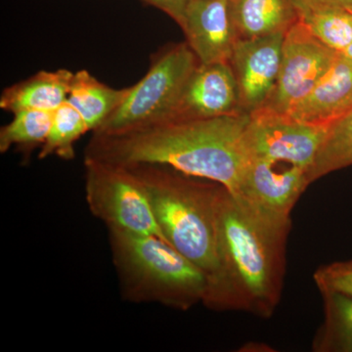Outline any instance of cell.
<instances>
[{"label": "cell", "mask_w": 352, "mask_h": 352, "mask_svg": "<svg viewBox=\"0 0 352 352\" xmlns=\"http://www.w3.org/2000/svg\"><path fill=\"white\" fill-rule=\"evenodd\" d=\"M74 74L69 69L38 72L6 88L0 97V108L12 113L22 110L54 112L68 101Z\"/></svg>", "instance_id": "cell-14"}, {"label": "cell", "mask_w": 352, "mask_h": 352, "mask_svg": "<svg viewBox=\"0 0 352 352\" xmlns=\"http://www.w3.org/2000/svg\"><path fill=\"white\" fill-rule=\"evenodd\" d=\"M324 320L312 344L316 352H352V296L321 293Z\"/></svg>", "instance_id": "cell-17"}, {"label": "cell", "mask_w": 352, "mask_h": 352, "mask_svg": "<svg viewBox=\"0 0 352 352\" xmlns=\"http://www.w3.org/2000/svg\"><path fill=\"white\" fill-rule=\"evenodd\" d=\"M126 166L144 184L164 241L198 266L208 280L217 268L215 204L221 185L164 164Z\"/></svg>", "instance_id": "cell-3"}, {"label": "cell", "mask_w": 352, "mask_h": 352, "mask_svg": "<svg viewBox=\"0 0 352 352\" xmlns=\"http://www.w3.org/2000/svg\"><path fill=\"white\" fill-rule=\"evenodd\" d=\"M131 87L113 88L99 82L89 72L74 74L68 102L85 120L88 131H96L120 107Z\"/></svg>", "instance_id": "cell-16"}, {"label": "cell", "mask_w": 352, "mask_h": 352, "mask_svg": "<svg viewBox=\"0 0 352 352\" xmlns=\"http://www.w3.org/2000/svg\"><path fill=\"white\" fill-rule=\"evenodd\" d=\"M241 113L245 112L241 108L238 83L230 63L199 64L170 117L164 122Z\"/></svg>", "instance_id": "cell-11"}, {"label": "cell", "mask_w": 352, "mask_h": 352, "mask_svg": "<svg viewBox=\"0 0 352 352\" xmlns=\"http://www.w3.org/2000/svg\"><path fill=\"white\" fill-rule=\"evenodd\" d=\"M296 6H344L352 7V0H294Z\"/></svg>", "instance_id": "cell-24"}, {"label": "cell", "mask_w": 352, "mask_h": 352, "mask_svg": "<svg viewBox=\"0 0 352 352\" xmlns=\"http://www.w3.org/2000/svg\"><path fill=\"white\" fill-rule=\"evenodd\" d=\"M142 1L168 14L180 25L190 0H142Z\"/></svg>", "instance_id": "cell-23"}, {"label": "cell", "mask_w": 352, "mask_h": 352, "mask_svg": "<svg viewBox=\"0 0 352 352\" xmlns=\"http://www.w3.org/2000/svg\"><path fill=\"white\" fill-rule=\"evenodd\" d=\"M352 166V110L328 127L308 175L311 184L322 176Z\"/></svg>", "instance_id": "cell-19"}, {"label": "cell", "mask_w": 352, "mask_h": 352, "mask_svg": "<svg viewBox=\"0 0 352 352\" xmlns=\"http://www.w3.org/2000/svg\"><path fill=\"white\" fill-rule=\"evenodd\" d=\"M344 56H346V58H349V59H351L352 61V41L351 43L349 44V47L346 48V50L344 51V53H342Z\"/></svg>", "instance_id": "cell-25"}, {"label": "cell", "mask_w": 352, "mask_h": 352, "mask_svg": "<svg viewBox=\"0 0 352 352\" xmlns=\"http://www.w3.org/2000/svg\"><path fill=\"white\" fill-rule=\"evenodd\" d=\"M199 64L187 43L160 51L144 78L131 87L120 107L92 133H120L164 122L170 117Z\"/></svg>", "instance_id": "cell-5"}, {"label": "cell", "mask_w": 352, "mask_h": 352, "mask_svg": "<svg viewBox=\"0 0 352 352\" xmlns=\"http://www.w3.org/2000/svg\"><path fill=\"white\" fill-rule=\"evenodd\" d=\"M88 132L80 113L68 101L53 112L52 124L45 142L41 147L38 159L57 156L66 161L76 157L75 145Z\"/></svg>", "instance_id": "cell-21"}, {"label": "cell", "mask_w": 352, "mask_h": 352, "mask_svg": "<svg viewBox=\"0 0 352 352\" xmlns=\"http://www.w3.org/2000/svg\"><path fill=\"white\" fill-rule=\"evenodd\" d=\"M296 8L298 20L315 38L337 52L346 50L352 41V7L296 6Z\"/></svg>", "instance_id": "cell-18"}, {"label": "cell", "mask_w": 352, "mask_h": 352, "mask_svg": "<svg viewBox=\"0 0 352 352\" xmlns=\"http://www.w3.org/2000/svg\"><path fill=\"white\" fill-rule=\"evenodd\" d=\"M339 54L315 38L298 19L285 34L276 85L261 109L288 115L327 73Z\"/></svg>", "instance_id": "cell-8"}, {"label": "cell", "mask_w": 352, "mask_h": 352, "mask_svg": "<svg viewBox=\"0 0 352 352\" xmlns=\"http://www.w3.org/2000/svg\"><path fill=\"white\" fill-rule=\"evenodd\" d=\"M180 27L200 64L230 63L238 39L230 0H190Z\"/></svg>", "instance_id": "cell-12"}, {"label": "cell", "mask_w": 352, "mask_h": 352, "mask_svg": "<svg viewBox=\"0 0 352 352\" xmlns=\"http://www.w3.org/2000/svg\"><path fill=\"white\" fill-rule=\"evenodd\" d=\"M230 12L238 39L286 32L298 19L294 0H230Z\"/></svg>", "instance_id": "cell-15"}, {"label": "cell", "mask_w": 352, "mask_h": 352, "mask_svg": "<svg viewBox=\"0 0 352 352\" xmlns=\"http://www.w3.org/2000/svg\"><path fill=\"white\" fill-rule=\"evenodd\" d=\"M314 279L320 293L338 292L352 296V259L321 266Z\"/></svg>", "instance_id": "cell-22"}, {"label": "cell", "mask_w": 352, "mask_h": 352, "mask_svg": "<svg viewBox=\"0 0 352 352\" xmlns=\"http://www.w3.org/2000/svg\"><path fill=\"white\" fill-rule=\"evenodd\" d=\"M327 129L259 109L250 113L245 127L243 138L245 157L293 164L305 168L309 175Z\"/></svg>", "instance_id": "cell-7"}, {"label": "cell", "mask_w": 352, "mask_h": 352, "mask_svg": "<svg viewBox=\"0 0 352 352\" xmlns=\"http://www.w3.org/2000/svg\"><path fill=\"white\" fill-rule=\"evenodd\" d=\"M53 112L22 110L13 113V120L0 129V152L3 154L15 146L31 152L43 146L50 134Z\"/></svg>", "instance_id": "cell-20"}, {"label": "cell", "mask_w": 352, "mask_h": 352, "mask_svg": "<svg viewBox=\"0 0 352 352\" xmlns=\"http://www.w3.org/2000/svg\"><path fill=\"white\" fill-rule=\"evenodd\" d=\"M85 201L107 229L157 236L163 234L144 184L126 166L85 159Z\"/></svg>", "instance_id": "cell-6"}, {"label": "cell", "mask_w": 352, "mask_h": 352, "mask_svg": "<svg viewBox=\"0 0 352 352\" xmlns=\"http://www.w3.org/2000/svg\"><path fill=\"white\" fill-rule=\"evenodd\" d=\"M250 113L157 122L115 134H95L85 159L132 166L156 164L240 192L245 157L243 138Z\"/></svg>", "instance_id": "cell-2"}, {"label": "cell", "mask_w": 352, "mask_h": 352, "mask_svg": "<svg viewBox=\"0 0 352 352\" xmlns=\"http://www.w3.org/2000/svg\"><path fill=\"white\" fill-rule=\"evenodd\" d=\"M285 34L236 41L230 65L243 112H256L270 99L279 76Z\"/></svg>", "instance_id": "cell-9"}, {"label": "cell", "mask_w": 352, "mask_h": 352, "mask_svg": "<svg viewBox=\"0 0 352 352\" xmlns=\"http://www.w3.org/2000/svg\"><path fill=\"white\" fill-rule=\"evenodd\" d=\"M352 110V61L340 53L314 88L294 106V120L328 127Z\"/></svg>", "instance_id": "cell-13"}, {"label": "cell", "mask_w": 352, "mask_h": 352, "mask_svg": "<svg viewBox=\"0 0 352 352\" xmlns=\"http://www.w3.org/2000/svg\"><path fill=\"white\" fill-rule=\"evenodd\" d=\"M309 185L305 168L270 160L248 159L239 194L234 197L271 214L289 217Z\"/></svg>", "instance_id": "cell-10"}, {"label": "cell", "mask_w": 352, "mask_h": 352, "mask_svg": "<svg viewBox=\"0 0 352 352\" xmlns=\"http://www.w3.org/2000/svg\"><path fill=\"white\" fill-rule=\"evenodd\" d=\"M108 238L122 300L182 311L203 302L205 273L166 241L113 228Z\"/></svg>", "instance_id": "cell-4"}, {"label": "cell", "mask_w": 352, "mask_h": 352, "mask_svg": "<svg viewBox=\"0 0 352 352\" xmlns=\"http://www.w3.org/2000/svg\"><path fill=\"white\" fill-rule=\"evenodd\" d=\"M217 268L203 303L270 318L281 298L291 219L264 212L220 186L215 204Z\"/></svg>", "instance_id": "cell-1"}]
</instances>
